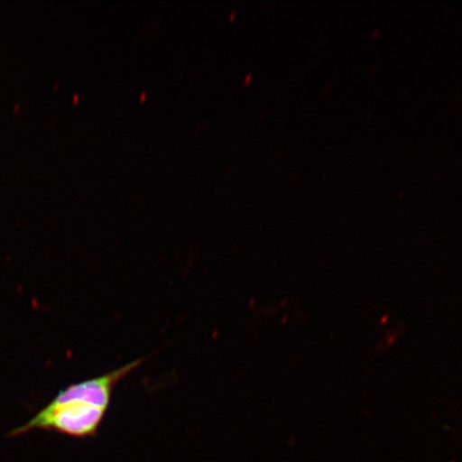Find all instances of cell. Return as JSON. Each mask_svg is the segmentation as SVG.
<instances>
[{
    "instance_id": "obj_1",
    "label": "cell",
    "mask_w": 462,
    "mask_h": 462,
    "mask_svg": "<svg viewBox=\"0 0 462 462\" xmlns=\"http://www.w3.org/2000/svg\"><path fill=\"white\" fill-rule=\"evenodd\" d=\"M143 362V359L133 361L97 377L69 385L9 436L45 430L78 439L95 437L111 407L116 386Z\"/></svg>"
}]
</instances>
